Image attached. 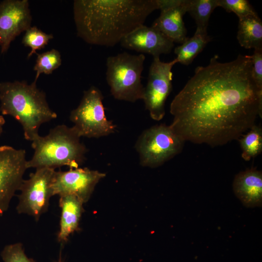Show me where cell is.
Here are the masks:
<instances>
[{
    "instance_id": "cell-6",
    "label": "cell",
    "mask_w": 262,
    "mask_h": 262,
    "mask_svg": "<svg viewBox=\"0 0 262 262\" xmlns=\"http://www.w3.org/2000/svg\"><path fill=\"white\" fill-rule=\"evenodd\" d=\"M185 142L170 125L162 124L144 131L135 148L142 166L156 167L179 154Z\"/></svg>"
},
{
    "instance_id": "cell-8",
    "label": "cell",
    "mask_w": 262,
    "mask_h": 262,
    "mask_svg": "<svg viewBox=\"0 0 262 262\" xmlns=\"http://www.w3.org/2000/svg\"><path fill=\"white\" fill-rule=\"evenodd\" d=\"M55 171L49 168H37L28 179L23 180L16 207L18 213L27 214L38 221L48 211L53 196L51 185Z\"/></svg>"
},
{
    "instance_id": "cell-20",
    "label": "cell",
    "mask_w": 262,
    "mask_h": 262,
    "mask_svg": "<svg viewBox=\"0 0 262 262\" xmlns=\"http://www.w3.org/2000/svg\"><path fill=\"white\" fill-rule=\"evenodd\" d=\"M239 138L241 148L242 157L246 161H250L262 152V128L260 125H254L249 131Z\"/></svg>"
},
{
    "instance_id": "cell-17",
    "label": "cell",
    "mask_w": 262,
    "mask_h": 262,
    "mask_svg": "<svg viewBox=\"0 0 262 262\" xmlns=\"http://www.w3.org/2000/svg\"><path fill=\"white\" fill-rule=\"evenodd\" d=\"M237 38L245 49H262V22L258 15L239 19Z\"/></svg>"
},
{
    "instance_id": "cell-4",
    "label": "cell",
    "mask_w": 262,
    "mask_h": 262,
    "mask_svg": "<svg viewBox=\"0 0 262 262\" xmlns=\"http://www.w3.org/2000/svg\"><path fill=\"white\" fill-rule=\"evenodd\" d=\"M80 138L74 126L65 125L55 127L45 136L39 135L32 141L34 152L32 159L27 161V168H78L84 162L87 151Z\"/></svg>"
},
{
    "instance_id": "cell-5",
    "label": "cell",
    "mask_w": 262,
    "mask_h": 262,
    "mask_svg": "<svg viewBox=\"0 0 262 262\" xmlns=\"http://www.w3.org/2000/svg\"><path fill=\"white\" fill-rule=\"evenodd\" d=\"M145 56L124 52L107 58L106 78L110 92L118 100L134 102L142 99L141 82Z\"/></svg>"
},
{
    "instance_id": "cell-27",
    "label": "cell",
    "mask_w": 262,
    "mask_h": 262,
    "mask_svg": "<svg viewBox=\"0 0 262 262\" xmlns=\"http://www.w3.org/2000/svg\"><path fill=\"white\" fill-rule=\"evenodd\" d=\"M56 262H64V261L62 260V255H61V250L60 252L58 260Z\"/></svg>"
},
{
    "instance_id": "cell-19",
    "label": "cell",
    "mask_w": 262,
    "mask_h": 262,
    "mask_svg": "<svg viewBox=\"0 0 262 262\" xmlns=\"http://www.w3.org/2000/svg\"><path fill=\"white\" fill-rule=\"evenodd\" d=\"M186 12L194 19L196 31L207 33L211 14L218 6V0H185Z\"/></svg>"
},
{
    "instance_id": "cell-1",
    "label": "cell",
    "mask_w": 262,
    "mask_h": 262,
    "mask_svg": "<svg viewBox=\"0 0 262 262\" xmlns=\"http://www.w3.org/2000/svg\"><path fill=\"white\" fill-rule=\"evenodd\" d=\"M218 58L197 67L170 104V126L185 141L223 146L262 118V91L252 78L251 55L226 63Z\"/></svg>"
},
{
    "instance_id": "cell-14",
    "label": "cell",
    "mask_w": 262,
    "mask_h": 262,
    "mask_svg": "<svg viewBox=\"0 0 262 262\" xmlns=\"http://www.w3.org/2000/svg\"><path fill=\"white\" fill-rule=\"evenodd\" d=\"M185 0H158L161 13L152 26L173 42L182 44L188 37L183 16L186 13Z\"/></svg>"
},
{
    "instance_id": "cell-10",
    "label": "cell",
    "mask_w": 262,
    "mask_h": 262,
    "mask_svg": "<svg viewBox=\"0 0 262 262\" xmlns=\"http://www.w3.org/2000/svg\"><path fill=\"white\" fill-rule=\"evenodd\" d=\"M26 151L8 146L0 147V217L19 190L27 169Z\"/></svg>"
},
{
    "instance_id": "cell-7",
    "label": "cell",
    "mask_w": 262,
    "mask_h": 262,
    "mask_svg": "<svg viewBox=\"0 0 262 262\" xmlns=\"http://www.w3.org/2000/svg\"><path fill=\"white\" fill-rule=\"evenodd\" d=\"M103 98L101 92L92 86L84 91L80 104L71 111L70 119L81 137L98 138L115 131L116 126L105 115Z\"/></svg>"
},
{
    "instance_id": "cell-16",
    "label": "cell",
    "mask_w": 262,
    "mask_h": 262,
    "mask_svg": "<svg viewBox=\"0 0 262 262\" xmlns=\"http://www.w3.org/2000/svg\"><path fill=\"white\" fill-rule=\"evenodd\" d=\"M83 203L82 200L73 195L60 196L61 214L57 240L61 244L67 242L69 236L79 229L83 212Z\"/></svg>"
},
{
    "instance_id": "cell-22",
    "label": "cell",
    "mask_w": 262,
    "mask_h": 262,
    "mask_svg": "<svg viewBox=\"0 0 262 262\" xmlns=\"http://www.w3.org/2000/svg\"><path fill=\"white\" fill-rule=\"evenodd\" d=\"M53 37L52 34H47L35 26L30 27L28 29L22 42L25 46L29 47L31 49L28 58H29L33 54L35 53L36 50L44 48Z\"/></svg>"
},
{
    "instance_id": "cell-21",
    "label": "cell",
    "mask_w": 262,
    "mask_h": 262,
    "mask_svg": "<svg viewBox=\"0 0 262 262\" xmlns=\"http://www.w3.org/2000/svg\"><path fill=\"white\" fill-rule=\"evenodd\" d=\"M62 60L60 52L55 49L38 54L33 70L36 74L34 82H36L42 73L51 74L61 65Z\"/></svg>"
},
{
    "instance_id": "cell-2",
    "label": "cell",
    "mask_w": 262,
    "mask_h": 262,
    "mask_svg": "<svg viewBox=\"0 0 262 262\" xmlns=\"http://www.w3.org/2000/svg\"><path fill=\"white\" fill-rule=\"evenodd\" d=\"M159 10L158 0H76L78 35L88 44L113 47Z\"/></svg>"
},
{
    "instance_id": "cell-26",
    "label": "cell",
    "mask_w": 262,
    "mask_h": 262,
    "mask_svg": "<svg viewBox=\"0 0 262 262\" xmlns=\"http://www.w3.org/2000/svg\"><path fill=\"white\" fill-rule=\"evenodd\" d=\"M5 120L2 115H0V135L2 131L3 126L5 123Z\"/></svg>"
},
{
    "instance_id": "cell-9",
    "label": "cell",
    "mask_w": 262,
    "mask_h": 262,
    "mask_svg": "<svg viewBox=\"0 0 262 262\" xmlns=\"http://www.w3.org/2000/svg\"><path fill=\"white\" fill-rule=\"evenodd\" d=\"M177 63L175 58L169 62L154 57L149 67L147 82L144 89L145 107L154 120L160 121L165 115V103L171 92L172 68Z\"/></svg>"
},
{
    "instance_id": "cell-25",
    "label": "cell",
    "mask_w": 262,
    "mask_h": 262,
    "mask_svg": "<svg viewBox=\"0 0 262 262\" xmlns=\"http://www.w3.org/2000/svg\"><path fill=\"white\" fill-rule=\"evenodd\" d=\"M251 57L252 78L258 88L262 91V49H255Z\"/></svg>"
},
{
    "instance_id": "cell-12",
    "label": "cell",
    "mask_w": 262,
    "mask_h": 262,
    "mask_svg": "<svg viewBox=\"0 0 262 262\" xmlns=\"http://www.w3.org/2000/svg\"><path fill=\"white\" fill-rule=\"evenodd\" d=\"M32 16L27 0H5L0 3V48L6 52L11 43L31 27Z\"/></svg>"
},
{
    "instance_id": "cell-24",
    "label": "cell",
    "mask_w": 262,
    "mask_h": 262,
    "mask_svg": "<svg viewBox=\"0 0 262 262\" xmlns=\"http://www.w3.org/2000/svg\"><path fill=\"white\" fill-rule=\"evenodd\" d=\"M0 255L3 262H35L26 255L21 243L6 245Z\"/></svg>"
},
{
    "instance_id": "cell-23",
    "label": "cell",
    "mask_w": 262,
    "mask_h": 262,
    "mask_svg": "<svg viewBox=\"0 0 262 262\" xmlns=\"http://www.w3.org/2000/svg\"><path fill=\"white\" fill-rule=\"evenodd\" d=\"M218 6L222 7L228 12H233L239 19L249 16L257 15L246 0H218Z\"/></svg>"
},
{
    "instance_id": "cell-13",
    "label": "cell",
    "mask_w": 262,
    "mask_h": 262,
    "mask_svg": "<svg viewBox=\"0 0 262 262\" xmlns=\"http://www.w3.org/2000/svg\"><path fill=\"white\" fill-rule=\"evenodd\" d=\"M127 49L147 53L154 57L171 52L174 43L153 26L141 25L124 37L120 42Z\"/></svg>"
},
{
    "instance_id": "cell-18",
    "label": "cell",
    "mask_w": 262,
    "mask_h": 262,
    "mask_svg": "<svg viewBox=\"0 0 262 262\" xmlns=\"http://www.w3.org/2000/svg\"><path fill=\"white\" fill-rule=\"evenodd\" d=\"M210 40L207 33L196 31L193 36L188 37L181 45L175 48L174 53L177 55L175 59L177 63L184 65L190 64Z\"/></svg>"
},
{
    "instance_id": "cell-3",
    "label": "cell",
    "mask_w": 262,
    "mask_h": 262,
    "mask_svg": "<svg viewBox=\"0 0 262 262\" xmlns=\"http://www.w3.org/2000/svg\"><path fill=\"white\" fill-rule=\"evenodd\" d=\"M35 82H0V112L10 115L22 125L24 138L32 142L39 135L40 126L57 117L48 104L45 93Z\"/></svg>"
},
{
    "instance_id": "cell-11",
    "label": "cell",
    "mask_w": 262,
    "mask_h": 262,
    "mask_svg": "<svg viewBox=\"0 0 262 262\" xmlns=\"http://www.w3.org/2000/svg\"><path fill=\"white\" fill-rule=\"evenodd\" d=\"M105 174L88 168L55 171L51 189L52 195H73L84 203L90 197L97 184Z\"/></svg>"
},
{
    "instance_id": "cell-15",
    "label": "cell",
    "mask_w": 262,
    "mask_h": 262,
    "mask_svg": "<svg viewBox=\"0 0 262 262\" xmlns=\"http://www.w3.org/2000/svg\"><path fill=\"white\" fill-rule=\"evenodd\" d=\"M233 190L243 204L249 208L262 205V173L251 168L236 175Z\"/></svg>"
}]
</instances>
